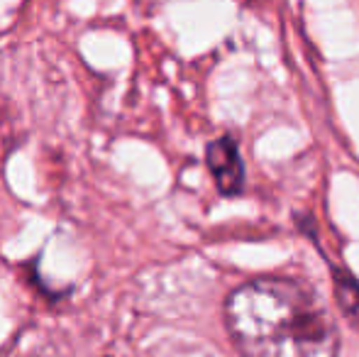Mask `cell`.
<instances>
[{"label": "cell", "instance_id": "obj_1", "mask_svg": "<svg viewBox=\"0 0 359 357\" xmlns=\"http://www.w3.org/2000/svg\"><path fill=\"white\" fill-rule=\"evenodd\" d=\"M225 325L242 357H337L340 330L311 284L259 276L225 301Z\"/></svg>", "mask_w": 359, "mask_h": 357}, {"label": "cell", "instance_id": "obj_2", "mask_svg": "<svg viewBox=\"0 0 359 357\" xmlns=\"http://www.w3.org/2000/svg\"><path fill=\"white\" fill-rule=\"evenodd\" d=\"M205 164L215 179V186L222 196H237L245 189V164H242L237 142L227 135L213 140L205 147Z\"/></svg>", "mask_w": 359, "mask_h": 357}, {"label": "cell", "instance_id": "obj_3", "mask_svg": "<svg viewBox=\"0 0 359 357\" xmlns=\"http://www.w3.org/2000/svg\"><path fill=\"white\" fill-rule=\"evenodd\" d=\"M332 286H335V299L342 314L359 328V281L347 269H332Z\"/></svg>", "mask_w": 359, "mask_h": 357}]
</instances>
